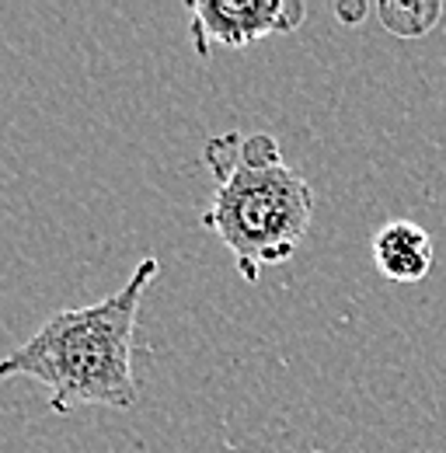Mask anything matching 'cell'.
<instances>
[{
    "instance_id": "1",
    "label": "cell",
    "mask_w": 446,
    "mask_h": 453,
    "mask_svg": "<svg viewBox=\"0 0 446 453\" xmlns=\"http://www.w3.org/2000/svg\"><path fill=\"white\" fill-rule=\"evenodd\" d=\"M158 273L161 262L147 255L112 296L88 307L56 311L25 345L0 359V380H39L50 391V408L59 415L81 404L133 408L140 397L133 373L136 318Z\"/></svg>"
},
{
    "instance_id": "2",
    "label": "cell",
    "mask_w": 446,
    "mask_h": 453,
    "mask_svg": "<svg viewBox=\"0 0 446 453\" xmlns=\"http://www.w3.org/2000/svg\"><path fill=\"white\" fill-rule=\"evenodd\" d=\"M203 161L217 178L203 226L217 234L234 255L237 276L244 283H258L262 269L289 262L307 237L314 188L300 171L286 165L276 136L269 133L213 136Z\"/></svg>"
},
{
    "instance_id": "3",
    "label": "cell",
    "mask_w": 446,
    "mask_h": 453,
    "mask_svg": "<svg viewBox=\"0 0 446 453\" xmlns=\"http://www.w3.org/2000/svg\"><path fill=\"white\" fill-rule=\"evenodd\" d=\"M192 18V46L199 57H206L213 46L244 50L265 35L296 32L307 18V4L300 0H188Z\"/></svg>"
},
{
    "instance_id": "4",
    "label": "cell",
    "mask_w": 446,
    "mask_h": 453,
    "mask_svg": "<svg viewBox=\"0 0 446 453\" xmlns=\"http://www.w3.org/2000/svg\"><path fill=\"white\" fill-rule=\"evenodd\" d=\"M436 262V244L415 220H388L373 234V265L390 283H422Z\"/></svg>"
},
{
    "instance_id": "5",
    "label": "cell",
    "mask_w": 446,
    "mask_h": 453,
    "mask_svg": "<svg viewBox=\"0 0 446 453\" xmlns=\"http://www.w3.org/2000/svg\"><path fill=\"white\" fill-rule=\"evenodd\" d=\"M443 7L440 4H429V0H411V4H394V0H384L377 7V18L381 25L388 28L390 35L397 39H422L436 28Z\"/></svg>"
},
{
    "instance_id": "6",
    "label": "cell",
    "mask_w": 446,
    "mask_h": 453,
    "mask_svg": "<svg viewBox=\"0 0 446 453\" xmlns=\"http://www.w3.org/2000/svg\"><path fill=\"white\" fill-rule=\"evenodd\" d=\"M334 14H338V21H345V25H356V21H363L366 14H370V4H334Z\"/></svg>"
}]
</instances>
